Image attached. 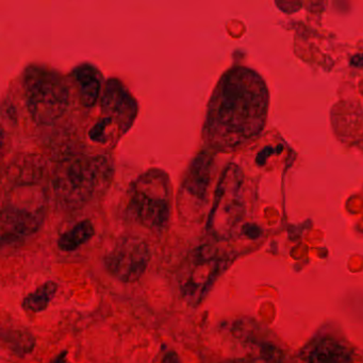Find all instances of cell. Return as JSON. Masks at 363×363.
I'll list each match as a JSON object with an SVG mask.
<instances>
[{
	"label": "cell",
	"instance_id": "obj_1",
	"mask_svg": "<svg viewBox=\"0 0 363 363\" xmlns=\"http://www.w3.org/2000/svg\"><path fill=\"white\" fill-rule=\"evenodd\" d=\"M269 95L254 69L225 72L212 92L203 124L206 142L218 152H233L260 137L267 124Z\"/></svg>",
	"mask_w": 363,
	"mask_h": 363
},
{
	"label": "cell",
	"instance_id": "obj_2",
	"mask_svg": "<svg viewBox=\"0 0 363 363\" xmlns=\"http://www.w3.org/2000/svg\"><path fill=\"white\" fill-rule=\"evenodd\" d=\"M8 180L1 207V243L16 245L33 237L45 220L48 195L37 173L18 171Z\"/></svg>",
	"mask_w": 363,
	"mask_h": 363
},
{
	"label": "cell",
	"instance_id": "obj_3",
	"mask_svg": "<svg viewBox=\"0 0 363 363\" xmlns=\"http://www.w3.org/2000/svg\"><path fill=\"white\" fill-rule=\"evenodd\" d=\"M113 162L106 156L65 159L52 176V194L65 209H75L99 196L109 186Z\"/></svg>",
	"mask_w": 363,
	"mask_h": 363
},
{
	"label": "cell",
	"instance_id": "obj_4",
	"mask_svg": "<svg viewBox=\"0 0 363 363\" xmlns=\"http://www.w3.org/2000/svg\"><path fill=\"white\" fill-rule=\"evenodd\" d=\"M27 109L39 125L56 122L69 107V90L60 73L43 67L31 65L23 77Z\"/></svg>",
	"mask_w": 363,
	"mask_h": 363
},
{
	"label": "cell",
	"instance_id": "obj_5",
	"mask_svg": "<svg viewBox=\"0 0 363 363\" xmlns=\"http://www.w3.org/2000/svg\"><path fill=\"white\" fill-rule=\"evenodd\" d=\"M130 208L142 225L152 231L164 230L172 211L169 175L160 169H150L140 175L131 189Z\"/></svg>",
	"mask_w": 363,
	"mask_h": 363
},
{
	"label": "cell",
	"instance_id": "obj_6",
	"mask_svg": "<svg viewBox=\"0 0 363 363\" xmlns=\"http://www.w3.org/2000/svg\"><path fill=\"white\" fill-rule=\"evenodd\" d=\"M241 177L235 167L225 169L216 192L214 205L207 222V230L216 239H226L241 216Z\"/></svg>",
	"mask_w": 363,
	"mask_h": 363
},
{
	"label": "cell",
	"instance_id": "obj_7",
	"mask_svg": "<svg viewBox=\"0 0 363 363\" xmlns=\"http://www.w3.org/2000/svg\"><path fill=\"white\" fill-rule=\"evenodd\" d=\"M147 242L137 235L120 238L105 258L107 271L118 281L131 284L145 273L150 260Z\"/></svg>",
	"mask_w": 363,
	"mask_h": 363
},
{
	"label": "cell",
	"instance_id": "obj_8",
	"mask_svg": "<svg viewBox=\"0 0 363 363\" xmlns=\"http://www.w3.org/2000/svg\"><path fill=\"white\" fill-rule=\"evenodd\" d=\"M218 269L216 250L209 245L197 247L191 254L188 269L180 281V292L184 301L192 306L201 303L213 284Z\"/></svg>",
	"mask_w": 363,
	"mask_h": 363
},
{
	"label": "cell",
	"instance_id": "obj_9",
	"mask_svg": "<svg viewBox=\"0 0 363 363\" xmlns=\"http://www.w3.org/2000/svg\"><path fill=\"white\" fill-rule=\"evenodd\" d=\"M103 116L113 122L125 133L133 126L138 116V104L128 89L120 80L112 78L104 86L101 96Z\"/></svg>",
	"mask_w": 363,
	"mask_h": 363
},
{
	"label": "cell",
	"instance_id": "obj_10",
	"mask_svg": "<svg viewBox=\"0 0 363 363\" xmlns=\"http://www.w3.org/2000/svg\"><path fill=\"white\" fill-rule=\"evenodd\" d=\"M213 160L208 154H199L186 172L180 191L182 205L199 208L205 203L211 182Z\"/></svg>",
	"mask_w": 363,
	"mask_h": 363
},
{
	"label": "cell",
	"instance_id": "obj_11",
	"mask_svg": "<svg viewBox=\"0 0 363 363\" xmlns=\"http://www.w3.org/2000/svg\"><path fill=\"white\" fill-rule=\"evenodd\" d=\"M73 78L78 86L80 103L86 108L93 107L103 93V75L90 63L78 65L73 71Z\"/></svg>",
	"mask_w": 363,
	"mask_h": 363
},
{
	"label": "cell",
	"instance_id": "obj_12",
	"mask_svg": "<svg viewBox=\"0 0 363 363\" xmlns=\"http://www.w3.org/2000/svg\"><path fill=\"white\" fill-rule=\"evenodd\" d=\"M306 360L308 363H350L352 354L348 348L337 340L324 337L310 345Z\"/></svg>",
	"mask_w": 363,
	"mask_h": 363
},
{
	"label": "cell",
	"instance_id": "obj_13",
	"mask_svg": "<svg viewBox=\"0 0 363 363\" xmlns=\"http://www.w3.org/2000/svg\"><path fill=\"white\" fill-rule=\"evenodd\" d=\"M94 235L95 228L92 222L82 220L60 235L58 240L59 250L65 252H74L88 243Z\"/></svg>",
	"mask_w": 363,
	"mask_h": 363
},
{
	"label": "cell",
	"instance_id": "obj_14",
	"mask_svg": "<svg viewBox=\"0 0 363 363\" xmlns=\"http://www.w3.org/2000/svg\"><path fill=\"white\" fill-rule=\"evenodd\" d=\"M57 290H58V286L56 282H44L23 299V309L33 313L44 311L50 306V301L54 299Z\"/></svg>",
	"mask_w": 363,
	"mask_h": 363
},
{
	"label": "cell",
	"instance_id": "obj_15",
	"mask_svg": "<svg viewBox=\"0 0 363 363\" xmlns=\"http://www.w3.org/2000/svg\"><path fill=\"white\" fill-rule=\"evenodd\" d=\"M4 340L7 341L8 347L11 348L16 354L31 352L35 346L33 335H29L27 331L8 330V335H4Z\"/></svg>",
	"mask_w": 363,
	"mask_h": 363
},
{
	"label": "cell",
	"instance_id": "obj_16",
	"mask_svg": "<svg viewBox=\"0 0 363 363\" xmlns=\"http://www.w3.org/2000/svg\"><path fill=\"white\" fill-rule=\"evenodd\" d=\"M116 133H122L118 127L108 118H101L91 129L90 138L95 143L106 144L116 137Z\"/></svg>",
	"mask_w": 363,
	"mask_h": 363
},
{
	"label": "cell",
	"instance_id": "obj_17",
	"mask_svg": "<svg viewBox=\"0 0 363 363\" xmlns=\"http://www.w3.org/2000/svg\"><path fill=\"white\" fill-rule=\"evenodd\" d=\"M158 363H182V361L173 350H163L159 356Z\"/></svg>",
	"mask_w": 363,
	"mask_h": 363
},
{
	"label": "cell",
	"instance_id": "obj_18",
	"mask_svg": "<svg viewBox=\"0 0 363 363\" xmlns=\"http://www.w3.org/2000/svg\"><path fill=\"white\" fill-rule=\"evenodd\" d=\"M50 363H71L67 361V352H61V354H59L58 356L56 357V358L52 359V361H50Z\"/></svg>",
	"mask_w": 363,
	"mask_h": 363
}]
</instances>
